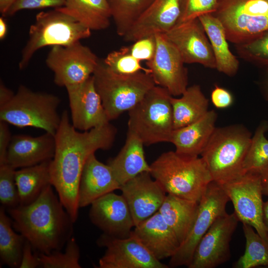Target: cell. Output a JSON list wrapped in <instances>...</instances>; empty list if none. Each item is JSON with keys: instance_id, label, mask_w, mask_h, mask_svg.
Returning a JSON list of instances; mask_svg holds the SVG:
<instances>
[{"instance_id": "obj_48", "label": "cell", "mask_w": 268, "mask_h": 268, "mask_svg": "<svg viewBox=\"0 0 268 268\" xmlns=\"http://www.w3.org/2000/svg\"><path fill=\"white\" fill-rule=\"evenodd\" d=\"M15 1L16 0H0V12L2 15H6Z\"/></svg>"}, {"instance_id": "obj_14", "label": "cell", "mask_w": 268, "mask_h": 268, "mask_svg": "<svg viewBox=\"0 0 268 268\" xmlns=\"http://www.w3.org/2000/svg\"><path fill=\"white\" fill-rule=\"evenodd\" d=\"M239 220L227 212L213 222L198 244L189 268H215L231 257L230 243Z\"/></svg>"}, {"instance_id": "obj_4", "label": "cell", "mask_w": 268, "mask_h": 268, "mask_svg": "<svg viewBox=\"0 0 268 268\" xmlns=\"http://www.w3.org/2000/svg\"><path fill=\"white\" fill-rule=\"evenodd\" d=\"M252 137L241 124L215 128L201 154L213 181L221 185L245 173L243 163Z\"/></svg>"}, {"instance_id": "obj_45", "label": "cell", "mask_w": 268, "mask_h": 268, "mask_svg": "<svg viewBox=\"0 0 268 268\" xmlns=\"http://www.w3.org/2000/svg\"><path fill=\"white\" fill-rule=\"evenodd\" d=\"M15 93L5 85L1 80L0 82V108L8 103L13 97Z\"/></svg>"}, {"instance_id": "obj_42", "label": "cell", "mask_w": 268, "mask_h": 268, "mask_svg": "<svg viewBox=\"0 0 268 268\" xmlns=\"http://www.w3.org/2000/svg\"><path fill=\"white\" fill-rule=\"evenodd\" d=\"M211 101L216 108L225 109L232 105L234 98L229 90L215 85L211 93Z\"/></svg>"}, {"instance_id": "obj_39", "label": "cell", "mask_w": 268, "mask_h": 268, "mask_svg": "<svg viewBox=\"0 0 268 268\" xmlns=\"http://www.w3.org/2000/svg\"><path fill=\"white\" fill-rule=\"evenodd\" d=\"M217 3L218 0H181L180 14L176 24L213 13Z\"/></svg>"}, {"instance_id": "obj_16", "label": "cell", "mask_w": 268, "mask_h": 268, "mask_svg": "<svg viewBox=\"0 0 268 268\" xmlns=\"http://www.w3.org/2000/svg\"><path fill=\"white\" fill-rule=\"evenodd\" d=\"M164 34L177 48L185 64H199L216 69L209 40L199 18L177 24Z\"/></svg>"}, {"instance_id": "obj_8", "label": "cell", "mask_w": 268, "mask_h": 268, "mask_svg": "<svg viewBox=\"0 0 268 268\" xmlns=\"http://www.w3.org/2000/svg\"><path fill=\"white\" fill-rule=\"evenodd\" d=\"M91 30L70 15L55 9L37 14L21 52L20 69L28 65L36 51L44 47L67 46L89 37Z\"/></svg>"}, {"instance_id": "obj_28", "label": "cell", "mask_w": 268, "mask_h": 268, "mask_svg": "<svg viewBox=\"0 0 268 268\" xmlns=\"http://www.w3.org/2000/svg\"><path fill=\"white\" fill-rule=\"evenodd\" d=\"M66 13L91 30H101L110 25V9L107 0H65L55 8Z\"/></svg>"}, {"instance_id": "obj_6", "label": "cell", "mask_w": 268, "mask_h": 268, "mask_svg": "<svg viewBox=\"0 0 268 268\" xmlns=\"http://www.w3.org/2000/svg\"><path fill=\"white\" fill-rule=\"evenodd\" d=\"M171 96L166 89L154 86L128 111V131L145 145L169 142L174 130Z\"/></svg>"}, {"instance_id": "obj_31", "label": "cell", "mask_w": 268, "mask_h": 268, "mask_svg": "<svg viewBox=\"0 0 268 268\" xmlns=\"http://www.w3.org/2000/svg\"><path fill=\"white\" fill-rule=\"evenodd\" d=\"M0 207V263L11 268H19L25 237L16 233L12 226V219Z\"/></svg>"}, {"instance_id": "obj_17", "label": "cell", "mask_w": 268, "mask_h": 268, "mask_svg": "<svg viewBox=\"0 0 268 268\" xmlns=\"http://www.w3.org/2000/svg\"><path fill=\"white\" fill-rule=\"evenodd\" d=\"M90 206L89 219L103 233L117 238L130 236L134 223L122 194L108 193L95 201Z\"/></svg>"}, {"instance_id": "obj_18", "label": "cell", "mask_w": 268, "mask_h": 268, "mask_svg": "<svg viewBox=\"0 0 268 268\" xmlns=\"http://www.w3.org/2000/svg\"><path fill=\"white\" fill-rule=\"evenodd\" d=\"M120 190L129 205L134 226L157 212L167 195L148 172L129 180Z\"/></svg>"}, {"instance_id": "obj_1", "label": "cell", "mask_w": 268, "mask_h": 268, "mask_svg": "<svg viewBox=\"0 0 268 268\" xmlns=\"http://www.w3.org/2000/svg\"><path fill=\"white\" fill-rule=\"evenodd\" d=\"M117 132L110 122L87 131H78L70 122L67 111L62 113L55 134L56 149L50 173L52 185L74 223L78 216V189L85 163L97 150L109 149Z\"/></svg>"}, {"instance_id": "obj_10", "label": "cell", "mask_w": 268, "mask_h": 268, "mask_svg": "<svg viewBox=\"0 0 268 268\" xmlns=\"http://www.w3.org/2000/svg\"><path fill=\"white\" fill-rule=\"evenodd\" d=\"M99 61L88 47L78 41L52 46L46 64L54 73L55 83L67 89L81 84L92 75Z\"/></svg>"}, {"instance_id": "obj_25", "label": "cell", "mask_w": 268, "mask_h": 268, "mask_svg": "<svg viewBox=\"0 0 268 268\" xmlns=\"http://www.w3.org/2000/svg\"><path fill=\"white\" fill-rule=\"evenodd\" d=\"M143 145L137 136L128 131L123 147L115 157L109 160L107 164L120 186L141 173L150 172Z\"/></svg>"}, {"instance_id": "obj_22", "label": "cell", "mask_w": 268, "mask_h": 268, "mask_svg": "<svg viewBox=\"0 0 268 268\" xmlns=\"http://www.w3.org/2000/svg\"><path fill=\"white\" fill-rule=\"evenodd\" d=\"M131 234L160 261L172 257L180 246L175 234L158 211L135 225Z\"/></svg>"}, {"instance_id": "obj_50", "label": "cell", "mask_w": 268, "mask_h": 268, "mask_svg": "<svg viewBox=\"0 0 268 268\" xmlns=\"http://www.w3.org/2000/svg\"><path fill=\"white\" fill-rule=\"evenodd\" d=\"M7 32V26L3 17L0 18V39L3 40L6 37Z\"/></svg>"}, {"instance_id": "obj_49", "label": "cell", "mask_w": 268, "mask_h": 268, "mask_svg": "<svg viewBox=\"0 0 268 268\" xmlns=\"http://www.w3.org/2000/svg\"><path fill=\"white\" fill-rule=\"evenodd\" d=\"M263 222L268 237V200L263 203Z\"/></svg>"}, {"instance_id": "obj_35", "label": "cell", "mask_w": 268, "mask_h": 268, "mask_svg": "<svg viewBox=\"0 0 268 268\" xmlns=\"http://www.w3.org/2000/svg\"><path fill=\"white\" fill-rule=\"evenodd\" d=\"M42 268H80V251L75 239L71 237L64 252L56 251L49 254L37 253Z\"/></svg>"}, {"instance_id": "obj_32", "label": "cell", "mask_w": 268, "mask_h": 268, "mask_svg": "<svg viewBox=\"0 0 268 268\" xmlns=\"http://www.w3.org/2000/svg\"><path fill=\"white\" fill-rule=\"evenodd\" d=\"M118 35L123 37L154 0H107Z\"/></svg>"}, {"instance_id": "obj_29", "label": "cell", "mask_w": 268, "mask_h": 268, "mask_svg": "<svg viewBox=\"0 0 268 268\" xmlns=\"http://www.w3.org/2000/svg\"><path fill=\"white\" fill-rule=\"evenodd\" d=\"M174 130L192 124L205 115L208 110V99L201 86L188 87L180 98L171 96Z\"/></svg>"}, {"instance_id": "obj_43", "label": "cell", "mask_w": 268, "mask_h": 268, "mask_svg": "<svg viewBox=\"0 0 268 268\" xmlns=\"http://www.w3.org/2000/svg\"><path fill=\"white\" fill-rule=\"evenodd\" d=\"M12 136L8 124L0 121V165L7 163V151Z\"/></svg>"}, {"instance_id": "obj_44", "label": "cell", "mask_w": 268, "mask_h": 268, "mask_svg": "<svg viewBox=\"0 0 268 268\" xmlns=\"http://www.w3.org/2000/svg\"><path fill=\"white\" fill-rule=\"evenodd\" d=\"M33 248L28 241L26 240L22 251L21 261L19 268H40V263L37 254H34Z\"/></svg>"}, {"instance_id": "obj_7", "label": "cell", "mask_w": 268, "mask_h": 268, "mask_svg": "<svg viewBox=\"0 0 268 268\" xmlns=\"http://www.w3.org/2000/svg\"><path fill=\"white\" fill-rule=\"evenodd\" d=\"M56 95L20 85L12 99L0 108V121L18 128L33 127L55 134L61 121Z\"/></svg>"}, {"instance_id": "obj_46", "label": "cell", "mask_w": 268, "mask_h": 268, "mask_svg": "<svg viewBox=\"0 0 268 268\" xmlns=\"http://www.w3.org/2000/svg\"><path fill=\"white\" fill-rule=\"evenodd\" d=\"M260 173L262 194L268 197V165L263 168Z\"/></svg>"}, {"instance_id": "obj_12", "label": "cell", "mask_w": 268, "mask_h": 268, "mask_svg": "<svg viewBox=\"0 0 268 268\" xmlns=\"http://www.w3.org/2000/svg\"><path fill=\"white\" fill-rule=\"evenodd\" d=\"M232 202L239 221L252 226L268 246L263 222V194L260 172H248L221 185Z\"/></svg>"}, {"instance_id": "obj_23", "label": "cell", "mask_w": 268, "mask_h": 268, "mask_svg": "<svg viewBox=\"0 0 268 268\" xmlns=\"http://www.w3.org/2000/svg\"><path fill=\"white\" fill-rule=\"evenodd\" d=\"M111 167L97 159L95 153L87 159L81 175L78 203L79 207H84L99 198L116 190H120Z\"/></svg>"}, {"instance_id": "obj_5", "label": "cell", "mask_w": 268, "mask_h": 268, "mask_svg": "<svg viewBox=\"0 0 268 268\" xmlns=\"http://www.w3.org/2000/svg\"><path fill=\"white\" fill-rule=\"evenodd\" d=\"M92 76L109 121L130 110L156 85L150 73L118 74L100 60Z\"/></svg>"}, {"instance_id": "obj_24", "label": "cell", "mask_w": 268, "mask_h": 268, "mask_svg": "<svg viewBox=\"0 0 268 268\" xmlns=\"http://www.w3.org/2000/svg\"><path fill=\"white\" fill-rule=\"evenodd\" d=\"M217 113L213 110L198 121L183 127L174 129L169 142L174 145L177 153L196 157L201 155L216 127Z\"/></svg>"}, {"instance_id": "obj_20", "label": "cell", "mask_w": 268, "mask_h": 268, "mask_svg": "<svg viewBox=\"0 0 268 268\" xmlns=\"http://www.w3.org/2000/svg\"><path fill=\"white\" fill-rule=\"evenodd\" d=\"M181 0H154L123 37L133 42L157 33H166L177 23Z\"/></svg>"}, {"instance_id": "obj_47", "label": "cell", "mask_w": 268, "mask_h": 268, "mask_svg": "<svg viewBox=\"0 0 268 268\" xmlns=\"http://www.w3.org/2000/svg\"><path fill=\"white\" fill-rule=\"evenodd\" d=\"M260 89L265 100L268 101V68L260 83Z\"/></svg>"}, {"instance_id": "obj_19", "label": "cell", "mask_w": 268, "mask_h": 268, "mask_svg": "<svg viewBox=\"0 0 268 268\" xmlns=\"http://www.w3.org/2000/svg\"><path fill=\"white\" fill-rule=\"evenodd\" d=\"M71 124L84 132L110 122L91 75L81 84L67 89Z\"/></svg>"}, {"instance_id": "obj_26", "label": "cell", "mask_w": 268, "mask_h": 268, "mask_svg": "<svg viewBox=\"0 0 268 268\" xmlns=\"http://www.w3.org/2000/svg\"><path fill=\"white\" fill-rule=\"evenodd\" d=\"M209 40L216 62V69L229 76L238 72L239 62L231 52L225 29L219 20L212 14L199 17Z\"/></svg>"}, {"instance_id": "obj_37", "label": "cell", "mask_w": 268, "mask_h": 268, "mask_svg": "<svg viewBox=\"0 0 268 268\" xmlns=\"http://www.w3.org/2000/svg\"><path fill=\"white\" fill-rule=\"evenodd\" d=\"M103 61L110 70L118 74H131L141 71L150 73L149 69L143 67L140 61L131 54L129 46L109 53Z\"/></svg>"}, {"instance_id": "obj_40", "label": "cell", "mask_w": 268, "mask_h": 268, "mask_svg": "<svg viewBox=\"0 0 268 268\" xmlns=\"http://www.w3.org/2000/svg\"><path fill=\"white\" fill-rule=\"evenodd\" d=\"M131 54L136 59L146 62L153 58L156 48L155 35L139 39L129 46Z\"/></svg>"}, {"instance_id": "obj_33", "label": "cell", "mask_w": 268, "mask_h": 268, "mask_svg": "<svg viewBox=\"0 0 268 268\" xmlns=\"http://www.w3.org/2000/svg\"><path fill=\"white\" fill-rule=\"evenodd\" d=\"M243 224L246 240L244 253L233 265L235 268L268 267V246L254 228L246 223Z\"/></svg>"}, {"instance_id": "obj_11", "label": "cell", "mask_w": 268, "mask_h": 268, "mask_svg": "<svg viewBox=\"0 0 268 268\" xmlns=\"http://www.w3.org/2000/svg\"><path fill=\"white\" fill-rule=\"evenodd\" d=\"M229 199L221 186L211 181L199 202L193 226L184 242L169 261L168 266L188 267L200 241L215 220L226 212Z\"/></svg>"}, {"instance_id": "obj_38", "label": "cell", "mask_w": 268, "mask_h": 268, "mask_svg": "<svg viewBox=\"0 0 268 268\" xmlns=\"http://www.w3.org/2000/svg\"><path fill=\"white\" fill-rule=\"evenodd\" d=\"M15 170L7 163L0 165V202L1 206L6 210L20 204L15 179Z\"/></svg>"}, {"instance_id": "obj_9", "label": "cell", "mask_w": 268, "mask_h": 268, "mask_svg": "<svg viewBox=\"0 0 268 268\" xmlns=\"http://www.w3.org/2000/svg\"><path fill=\"white\" fill-rule=\"evenodd\" d=\"M212 14L223 25L228 41L235 45L268 30V0H218Z\"/></svg>"}, {"instance_id": "obj_13", "label": "cell", "mask_w": 268, "mask_h": 268, "mask_svg": "<svg viewBox=\"0 0 268 268\" xmlns=\"http://www.w3.org/2000/svg\"><path fill=\"white\" fill-rule=\"evenodd\" d=\"M156 48L152 60L146 62L156 85L174 97L181 96L188 84V70L175 46L164 33L155 34Z\"/></svg>"}, {"instance_id": "obj_15", "label": "cell", "mask_w": 268, "mask_h": 268, "mask_svg": "<svg viewBox=\"0 0 268 268\" xmlns=\"http://www.w3.org/2000/svg\"><path fill=\"white\" fill-rule=\"evenodd\" d=\"M106 248L98 268H168L157 260L134 235L117 238L103 233L97 241Z\"/></svg>"}, {"instance_id": "obj_2", "label": "cell", "mask_w": 268, "mask_h": 268, "mask_svg": "<svg viewBox=\"0 0 268 268\" xmlns=\"http://www.w3.org/2000/svg\"><path fill=\"white\" fill-rule=\"evenodd\" d=\"M52 187L48 186L32 203L7 210L14 229L37 253L61 250L72 237L74 222Z\"/></svg>"}, {"instance_id": "obj_30", "label": "cell", "mask_w": 268, "mask_h": 268, "mask_svg": "<svg viewBox=\"0 0 268 268\" xmlns=\"http://www.w3.org/2000/svg\"><path fill=\"white\" fill-rule=\"evenodd\" d=\"M51 160L16 169L15 179L20 198V205L32 203L48 186L52 185L50 173Z\"/></svg>"}, {"instance_id": "obj_27", "label": "cell", "mask_w": 268, "mask_h": 268, "mask_svg": "<svg viewBox=\"0 0 268 268\" xmlns=\"http://www.w3.org/2000/svg\"><path fill=\"white\" fill-rule=\"evenodd\" d=\"M199 202L167 194L158 211L175 234L180 245L193 226Z\"/></svg>"}, {"instance_id": "obj_41", "label": "cell", "mask_w": 268, "mask_h": 268, "mask_svg": "<svg viewBox=\"0 0 268 268\" xmlns=\"http://www.w3.org/2000/svg\"><path fill=\"white\" fill-rule=\"evenodd\" d=\"M65 1V0H16L6 15H12L23 9L61 7L64 5Z\"/></svg>"}, {"instance_id": "obj_21", "label": "cell", "mask_w": 268, "mask_h": 268, "mask_svg": "<svg viewBox=\"0 0 268 268\" xmlns=\"http://www.w3.org/2000/svg\"><path fill=\"white\" fill-rule=\"evenodd\" d=\"M55 149V136L51 133L37 136L15 134L8 149L7 163L15 169L35 165L52 160Z\"/></svg>"}, {"instance_id": "obj_3", "label": "cell", "mask_w": 268, "mask_h": 268, "mask_svg": "<svg viewBox=\"0 0 268 268\" xmlns=\"http://www.w3.org/2000/svg\"><path fill=\"white\" fill-rule=\"evenodd\" d=\"M150 167L151 176L167 194L197 202L212 181L201 157L185 156L175 151L163 153Z\"/></svg>"}, {"instance_id": "obj_34", "label": "cell", "mask_w": 268, "mask_h": 268, "mask_svg": "<svg viewBox=\"0 0 268 268\" xmlns=\"http://www.w3.org/2000/svg\"><path fill=\"white\" fill-rule=\"evenodd\" d=\"M268 131V122L263 121L252 137L251 143L243 163L245 173L260 172L268 165V139L265 134Z\"/></svg>"}, {"instance_id": "obj_36", "label": "cell", "mask_w": 268, "mask_h": 268, "mask_svg": "<svg viewBox=\"0 0 268 268\" xmlns=\"http://www.w3.org/2000/svg\"><path fill=\"white\" fill-rule=\"evenodd\" d=\"M235 47L241 58L268 68V30L246 42L235 44Z\"/></svg>"}]
</instances>
